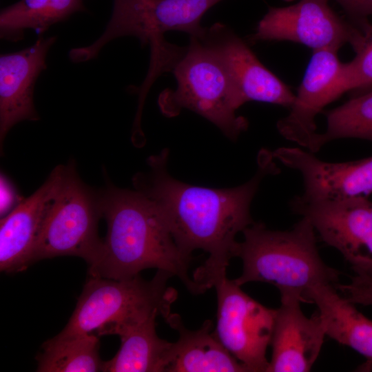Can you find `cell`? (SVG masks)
<instances>
[{
	"instance_id": "cell-19",
	"label": "cell",
	"mask_w": 372,
	"mask_h": 372,
	"mask_svg": "<svg viewBox=\"0 0 372 372\" xmlns=\"http://www.w3.org/2000/svg\"><path fill=\"white\" fill-rule=\"evenodd\" d=\"M154 315L144 320L116 328L112 335L121 344L111 360L104 362L105 372H165L173 342L160 338Z\"/></svg>"
},
{
	"instance_id": "cell-24",
	"label": "cell",
	"mask_w": 372,
	"mask_h": 372,
	"mask_svg": "<svg viewBox=\"0 0 372 372\" xmlns=\"http://www.w3.org/2000/svg\"><path fill=\"white\" fill-rule=\"evenodd\" d=\"M288 1V0H287ZM336 1L353 21L360 26L368 21L367 18L372 16V0H335Z\"/></svg>"
},
{
	"instance_id": "cell-2",
	"label": "cell",
	"mask_w": 372,
	"mask_h": 372,
	"mask_svg": "<svg viewBox=\"0 0 372 372\" xmlns=\"http://www.w3.org/2000/svg\"><path fill=\"white\" fill-rule=\"evenodd\" d=\"M100 196L107 234L98 260L89 267V276L121 280L154 268L178 277L190 293H203L189 275L192 256L178 248L152 199L112 184Z\"/></svg>"
},
{
	"instance_id": "cell-22",
	"label": "cell",
	"mask_w": 372,
	"mask_h": 372,
	"mask_svg": "<svg viewBox=\"0 0 372 372\" xmlns=\"http://www.w3.org/2000/svg\"><path fill=\"white\" fill-rule=\"evenodd\" d=\"M325 115L326 130L316 134L308 151L316 153L327 143L340 138L372 141V90L351 99Z\"/></svg>"
},
{
	"instance_id": "cell-23",
	"label": "cell",
	"mask_w": 372,
	"mask_h": 372,
	"mask_svg": "<svg viewBox=\"0 0 372 372\" xmlns=\"http://www.w3.org/2000/svg\"><path fill=\"white\" fill-rule=\"evenodd\" d=\"M360 37L353 48L354 59L347 63L352 90H365L372 87V24H361Z\"/></svg>"
},
{
	"instance_id": "cell-12",
	"label": "cell",
	"mask_w": 372,
	"mask_h": 372,
	"mask_svg": "<svg viewBox=\"0 0 372 372\" xmlns=\"http://www.w3.org/2000/svg\"><path fill=\"white\" fill-rule=\"evenodd\" d=\"M197 38L223 63L242 105L255 101L291 107L296 95L227 25L216 23Z\"/></svg>"
},
{
	"instance_id": "cell-21",
	"label": "cell",
	"mask_w": 372,
	"mask_h": 372,
	"mask_svg": "<svg viewBox=\"0 0 372 372\" xmlns=\"http://www.w3.org/2000/svg\"><path fill=\"white\" fill-rule=\"evenodd\" d=\"M99 335L93 333L57 335L42 344L37 357L39 372L103 371Z\"/></svg>"
},
{
	"instance_id": "cell-17",
	"label": "cell",
	"mask_w": 372,
	"mask_h": 372,
	"mask_svg": "<svg viewBox=\"0 0 372 372\" xmlns=\"http://www.w3.org/2000/svg\"><path fill=\"white\" fill-rule=\"evenodd\" d=\"M179 338L173 342L165 372H248L220 343L207 320L197 330L187 329L177 313L165 318Z\"/></svg>"
},
{
	"instance_id": "cell-13",
	"label": "cell",
	"mask_w": 372,
	"mask_h": 372,
	"mask_svg": "<svg viewBox=\"0 0 372 372\" xmlns=\"http://www.w3.org/2000/svg\"><path fill=\"white\" fill-rule=\"evenodd\" d=\"M65 171V165H57L38 189L1 219V271L19 272L34 262L37 244L61 188Z\"/></svg>"
},
{
	"instance_id": "cell-11",
	"label": "cell",
	"mask_w": 372,
	"mask_h": 372,
	"mask_svg": "<svg viewBox=\"0 0 372 372\" xmlns=\"http://www.w3.org/2000/svg\"><path fill=\"white\" fill-rule=\"evenodd\" d=\"M313 53L289 114L277 123L279 133L287 140L308 149L316 132V116L352 85L347 63L338 50L319 49Z\"/></svg>"
},
{
	"instance_id": "cell-6",
	"label": "cell",
	"mask_w": 372,
	"mask_h": 372,
	"mask_svg": "<svg viewBox=\"0 0 372 372\" xmlns=\"http://www.w3.org/2000/svg\"><path fill=\"white\" fill-rule=\"evenodd\" d=\"M176 89L164 90L158 99L161 112L174 116L190 110L216 125L232 141L248 127L236 114L242 105L236 87L221 61L197 37L190 42L171 70Z\"/></svg>"
},
{
	"instance_id": "cell-9",
	"label": "cell",
	"mask_w": 372,
	"mask_h": 372,
	"mask_svg": "<svg viewBox=\"0 0 372 372\" xmlns=\"http://www.w3.org/2000/svg\"><path fill=\"white\" fill-rule=\"evenodd\" d=\"M217 293L215 335L248 370L267 372L276 309L266 307L227 276L214 287Z\"/></svg>"
},
{
	"instance_id": "cell-14",
	"label": "cell",
	"mask_w": 372,
	"mask_h": 372,
	"mask_svg": "<svg viewBox=\"0 0 372 372\" xmlns=\"http://www.w3.org/2000/svg\"><path fill=\"white\" fill-rule=\"evenodd\" d=\"M273 156L300 174L304 194L313 198L343 199L372 193V156L332 163L320 160L300 147H280Z\"/></svg>"
},
{
	"instance_id": "cell-16",
	"label": "cell",
	"mask_w": 372,
	"mask_h": 372,
	"mask_svg": "<svg viewBox=\"0 0 372 372\" xmlns=\"http://www.w3.org/2000/svg\"><path fill=\"white\" fill-rule=\"evenodd\" d=\"M56 37L39 38L32 45L0 56V143L17 123L37 121L34 84L46 68V57Z\"/></svg>"
},
{
	"instance_id": "cell-1",
	"label": "cell",
	"mask_w": 372,
	"mask_h": 372,
	"mask_svg": "<svg viewBox=\"0 0 372 372\" xmlns=\"http://www.w3.org/2000/svg\"><path fill=\"white\" fill-rule=\"evenodd\" d=\"M169 152L163 149L148 159L150 170L136 174V190L152 199L161 211L180 251L192 256L194 250L208 253L193 280L204 293L226 276L236 257V237L254 221L250 206L259 185L268 174L279 169L272 152L259 155L258 169L245 183L232 188L213 189L189 185L175 179L167 170Z\"/></svg>"
},
{
	"instance_id": "cell-4",
	"label": "cell",
	"mask_w": 372,
	"mask_h": 372,
	"mask_svg": "<svg viewBox=\"0 0 372 372\" xmlns=\"http://www.w3.org/2000/svg\"><path fill=\"white\" fill-rule=\"evenodd\" d=\"M222 0H114L112 17L102 35L92 44L72 49L70 59L75 63L94 58L110 41L123 36L138 38L149 44V73L158 76L167 72L182 48L167 42L164 34L181 31L199 37L205 28L200 21L205 12Z\"/></svg>"
},
{
	"instance_id": "cell-10",
	"label": "cell",
	"mask_w": 372,
	"mask_h": 372,
	"mask_svg": "<svg viewBox=\"0 0 372 372\" xmlns=\"http://www.w3.org/2000/svg\"><path fill=\"white\" fill-rule=\"evenodd\" d=\"M329 0H299L285 7H269L259 21L251 42L288 41L315 50H338L345 43L353 48L362 30L341 18Z\"/></svg>"
},
{
	"instance_id": "cell-18",
	"label": "cell",
	"mask_w": 372,
	"mask_h": 372,
	"mask_svg": "<svg viewBox=\"0 0 372 372\" xmlns=\"http://www.w3.org/2000/svg\"><path fill=\"white\" fill-rule=\"evenodd\" d=\"M303 300L317 306L327 336L372 363V320L344 298L334 285L317 284L305 291Z\"/></svg>"
},
{
	"instance_id": "cell-7",
	"label": "cell",
	"mask_w": 372,
	"mask_h": 372,
	"mask_svg": "<svg viewBox=\"0 0 372 372\" xmlns=\"http://www.w3.org/2000/svg\"><path fill=\"white\" fill-rule=\"evenodd\" d=\"M101 217L100 193L81 180L74 164L65 165L61 188L37 244L34 261L74 256L92 266L99 257L103 242L98 234Z\"/></svg>"
},
{
	"instance_id": "cell-5",
	"label": "cell",
	"mask_w": 372,
	"mask_h": 372,
	"mask_svg": "<svg viewBox=\"0 0 372 372\" xmlns=\"http://www.w3.org/2000/svg\"><path fill=\"white\" fill-rule=\"evenodd\" d=\"M171 277L161 270L149 281L140 274L121 280L89 276L71 318L59 333L112 335L118 327L154 315L165 319L177 298V291L167 286Z\"/></svg>"
},
{
	"instance_id": "cell-8",
	"label": "cell",
	"mask_w": 372,
	"mask_h": 372,
	"mask_svg": "<svg viewBox=\"0 0 372 372\" xmlns=\"http://www.w3.org/2000/svg\"><path fill=\"white\" fill-rule=\"evenodd\" d=\"M289 205L310 221L320 239L337 249L355 273L372 277V201L365 196L322 199L302 194Z\"/></svg>"
},
{
	"instance_id": "cell-20",
	"label": "cell",
	"mask_w": 372,
	"mask_h": 372,
	"mask_svg": "<svg viewBox=\"0 0 372 372\" xmlns=\"http://www.w3.org/2000/svg\"><path fill=\"white\" fill-rule=\"evenodd\" d=\"M84 10L83 0H20L1 10L0 36L19 41L26 29L42 34L52 25Z\"/></svg>"
},
{
	"instance_id": "cell-3",
	"label": "cell",
	"mask_w": 372,
	"mask_h": 372,
	"mask_svg": "<svg viewBox=\"0 0 372 372\" xmlns=\"http://www.w3.org/2000/svg\"><path fill=\"white\" fill-rule=\"evenodd\" d=\"M242 234L236 254L242 262V273L234 280L238 285L266 282L280 294L296 293L303 300L305 291L317 284L338 282L342 273L320 257L317 234L307 218L302 217L287 230H272L254 222Z\"/></svg>"
},
{
	"instance_id": "cell-15",
	"label": "cell",
	"mask_w": 372,
	"mask_h": 372,
	"mask_svg": "<svg viewBox=\"0 0 372 372\" xmlns=\"http://www.w3.org/2000/svg\"><path fill=\"white\" fill-rule=\"evenodd\" d=\"M302 301L296 293L280 294L267 372H307L317 360L327 334L318 313L304 314Z\"/></svg>"
},
{
	"instance_id": "cell-25",
	"label": "cell",
	"mask_w": 372,
	"mask_h": 372,
	"mask_svg": "<svg viewBox=\"0 0 372 372\" xmlns=\"http://www.w3.org/2000/svg\"><path fill=\"white\" fill-rule=\"evenodd\" d=\"M1 205L0 213L1 216L8 214L14 205L16 198L14 187L8 180L1 174Z\"/></svg>"
}]
</instances>
